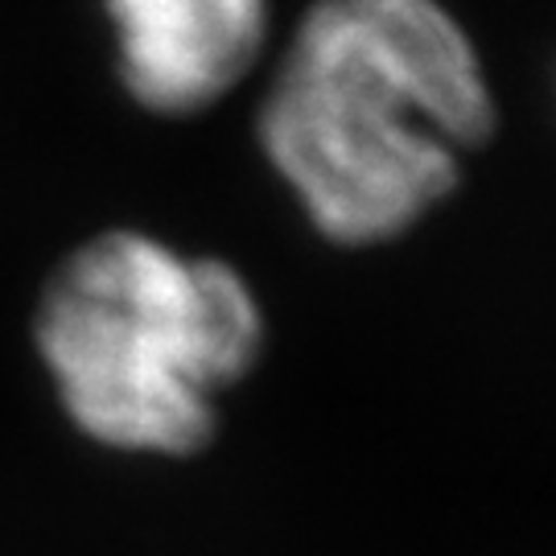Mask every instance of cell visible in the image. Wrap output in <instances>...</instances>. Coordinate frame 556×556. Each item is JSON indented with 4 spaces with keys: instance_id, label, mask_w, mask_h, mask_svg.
<instances>
[{
    "instance_id": "cell-3",
    "label": "cell",
    "mask_w": 556,
    "mask_h": 556,
    "mask_svg": "<svg viewBox=\"0 0 556 556\" xmlns=\"http://www.w3.org/2000/svg\"><path fill=\"white\" fill-rule=\"evenodd\" d=\"M116 75L153 116H202L256 71L273 0H100Z\"/></svg>"
},
{
    "instance_id": "cell-1",
    "label": "cell",
    "mask_w": 556,
    "mask_h": 556,
    "mask_svg": "<svg viewBox=\"0 0 556 556\" xmlns=\"http://www.w3.org/2000/svg\"><path fill=\"white\" fill-rule=\"evenodd\" d=\"M475 38L441 0H314L260 103V149L338 248L429 219L495 137Z\"/></svg>"
},
{
    "instance_id": "cell-2",
    "label": "cell",
    "mask_w": 556,
    "mask_h": 556,
    "mask_svg": "<svg viewBox=\"0 0 556 556\" xmlns=\"http://www.w3.org/2000/svg\"><path fill=\"white\" fill-rule=\"evenodd\" d=\"M34 342L83 438L116 454L194 457L264 355V309L227 260L119 227L54 268Z\"/></svg>"
}]
</instances>
